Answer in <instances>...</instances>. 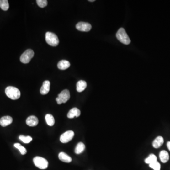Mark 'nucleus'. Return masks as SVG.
<instances>
[{
	"instance_id": "nucleus-2",
	"label": "nucleus",
	"mask_w": 170,
	"mask_h": 170,
	"mask_svg": "<svg viewBox=\"0 0 170 170\" xmlns=\"http://www.w3.org/2000/svg\"><path fill=\"white\" fill-rule=\"evenodd\" d=\"M6 96L12 100H17L20 97V92L19 89L13 86H9L5 89Z\"/></svg>"
},
{
	"instance_id": "nucleus-20",
	"label": "nucleus",
	"mask_w": 170,
	"mask_h": 170,
	"mask_svg": "<svg viewBox=\"0 0 170 170\" xmlns=\"http://www.w3.org/2000/svg\"><path fill=\"white\" fill-rule=\"evenodd\" d=\"M157 156L154 154H151L146 159H145V162L147 164H150L157 161Z\"/></svg>"
},
{
	"instance_id": "nucleus-13",
	"label": "nucleus",
	"mask_w": 170,
	"mask_h": 170,
	"mask_svg": "<svg viewBox=\"0 0 170 170\" xmlns=\"http://www.w3.org/2000/svg\"><path fill=\"white\" fill-rule=\"evenodd\" d=\"M163 142H164L163 138L161 136H158L154 140L152 145L154 148H158L162 145Z\"/></svg>"
},
{
	"instance_id": "nucleus-16",
	"label": "nucleus",
	"mask_w": 170,
	"mask_h": 170,
	"mask_svg": "<svg viewBox=\"0 0 170 170\" xmlns=\"http://www.w3.org/2000/svg\"><path fill=\"white\" fill-rule=\"evenodd\" d=\"M70 65H71V64L69 61L63 60L58 62L57 67L60 70H65L69 68L70 67Z\"/></svg>"
},
{
	"instance_id": "nucleus-27",
	"label": "nucleus",
	"mask_w": 170,
	"mask_h": 170,
	"mask_svg": "<svg viewBox=\"0 0 170 170\" xmlns=\"http://www.w3.org/2000/svg\"><path fill=\"white\" fill-rule=\"evenodd\" d=\"M89 2H95V0H89V1H88Z\"/></svg>"
},
{
	"instance_id": "nucleus-7",
	"label": "nucleus",
	"mask_w": 170,
	"mask_h": 170,
	"mask_svg": "<svg viewBox=\"0 0 170 170\" xmlns=\"http://www.w3.org/2000/svg\"><path fill=\"white\" fill-rule=\"evenodd\" d=\"M74 136V132L72 130H68L64 132L61 136L60 140L62 143H66L72 141Z\"/></svg>"
},
{
	"instance_id": "nucleus-1",
	"label": "nucleus",
	"mask_w": 170,
	"mask_h": 170,
	"mask_svg": "<svg viewBox=\"0 0 170 170\" xmlns=\"http://www.w3.org/2000/svg\"><path fill=\"white\" fill-rule=\"evenodd\" d=\"M116 35L118 40L123 44L128 45L130 43L131 41L130 38L123 28H120L117 32Z\"/></svg>"
},
{
	"instance_id": "nucleus-19",
	"label": "nucleus",
	"mask_w": 170,
	"mask_h": 170,
	"mask_svg": "<svg viewBox=\"0 0 170 170\" xmlns=\"http://www.w3.org/2000/svg\"><path fill=\"white\" fill-rule=\"evenodd\" d=\"M45 120L49 126H54L55 123V120L54 116L50 114H47L45 115Z\"/></svg>"
},
{
	"instance_id": "nucleus-21",
	"label": "nucleus",
	"mask_w": 170,
	"mask_h": 170,
	"mask_svg": "<svg viewBox=\"0 0 170 170\" xmlns=\"http://www.w3.org/2000/svg\"><path fill=\"white\" fill-rule=\"evenodd\" d=\"M0 8L3 11H6L9 9V4L7 0H0Z\"/></svg>"
},
{
	"instance_id": "nucleus-6",
	"label": "nucleus",
	"mask_w": 170,
	"mask_h": 170,
	"mask_svg": "<svg viewBox=\"0 0 170 170\" xmlns=\"http://www.w3.org/2000/svg\"><path fill=\"white\" fill-rule=\"evenodd\" d=\"M34 56V51L31 49H28L20 56V61L25 64L29 63Z\"/></svg>"
},
{
	"instance_id": "nucleus-15",
	"label": "nucleus",
	"mask_w": 170,
	"mask_h": 170,
	"mask_svg": "<svg viewBox=\"0 0 170 170\" xmlns=\"http://www.w3.org/2000/svg\"><path fill=\"white\" fill-rule=\"evenodd\" d=\"M59 158L61 161L63 162H67V163H69L71 162L72 161V158L71 157L68 156L66 153H64V152H61L59 154Z\"/></svg>"
},
{
	"instance_id": "nucleus-11",
	"label": "nucleus",
	"mask_w": 170,
	"mask_h": 170,
	"mask_svg": "<svg viewBox=\"0 0 170 170\" xmlns=\"http://www.w3.org/2000/svg\"><path fill=\"white\" fill-rule=\"evenodd\" d=\"M13 118L11 116H5L0 119V125L2 127H6L10 125L13 122Z\"/></svg>"
},
{
	"instance_id": "nucleus-3",
	"label": "nucleus",
	"mask_w": 170,
	"mask_h": 170,
	"mask_svg": "<svg viewBox=\"0 0 170 170\" xmlns=\"http://www.w3.org/2000/svg\"><path fill=\"white\" fill-rule=\"evenodd\" d=\"M45 40L46 43L51 46H56L59 44V40L56 35L50 32H46Z\"/></svg>"
},
{
	"instance_id": "nucleus-26",
	"label": "nucleus",
	"mask_w": 170,
	"mask_h": 170,
	"mask_svg": "<svg viewBox=\"0 0 170 170\" xmlns=\"http://www.w3.org/2000/svg\"><path fill=\"white\" fill-rule=\"evenodd\" d=\"M167 146L168 147V149L170 151V141H168L167 143Z\"/></svg>"
},
{
	"instance_id": "nucleus-23",
	"label": "nucleus",
	"mask_w": 170,
	"mask_h": 170,
	"mask_svg": "<svg viewBox=\"0 0 170 170\" xmlns=\"http://www.w3.org/2000/svg\"><path fill=\"white\" fill-rule=\"evenodd\" d=\"M19 139L22 141L24 143L28 144L30 142L32 141V138L30 136H25L23 135H20L19 136Z\"/></svg>"
},
{
	"instance_id": "nucleus-12",
	"label": "nucleus",
	"mask_w": 170,
	"mask_h": 170,
	"mask_svg": "<svg viewBox=\"0 0 170 170\" xmlns=\"http://www.w3.org/2000/svg\"><path fill=\"white\" fill-rule=\"evenodd\" d=\"M80 111L78 109V108H72L70 111H69V113L67 114V117L68 118L70 119L74 118V117H78L80 116Z\"/></svg>"
},
{
	"instance_id": "nucleus-17",
	"label": "nucleus",
	"mask_w": 170,
	"mask_h": 170,
	"mask_svg": "<svg viewBox=\"0 0 170 170\" xmlns=\"http://www.w3.org/2000/svg\"><path fill=\"white\" fill-rule=\"evenodd\" d=\"M159 157L161 161L163 163H166L169 160V155L165 150H162L159 153Z\"/></svg>"
},
{
	"instance_id": "nucleus-5",
	"label": "nucleus",
	"mask_w": 170,
	"mask_h": 170,
	"mask_svg": "<svg viewBox=\"0 0 170 170\" xmlns=\"http://www.w3.org/2000/svg\"><path fill=\"white\" fill-rule=\"evenodd\" d=\"M70 97L71 96L69 90L68 89H65L59 94L57 98H56V101L58 104L65 103L70 99Z\"/></svg>"
},
{
	"instance_id": "nucleus-9",
	"label": "nucleus",
	"mask_w": 170,
	"mask_h": 170,
	"mask_svg": "<svg viewBox=\"0 0 170 170\" xmlns=\"http://www.w3.org/2000/svg\"><path fill=\"white\" fill-rule=\"evenodd\" d=\"M50 82L45 80L43 82L42 87L40 89V93L43 95H46L50 91Z\"/></svg>"
},
{
	"instance_id": "nucleus-14",
	"label": "nucleus",
	"mask_w": 170,
	"mask_h": 170,
	"mask_svg": "<svg viewBox=\"0 0 170 170\" xmlns=\"http://www.w3.org/2000/svg\"><path fill=\"white\" fill-rule=\"evenodd\" d=\"M87 87L86 82L84 80H79L77 83V91L78 92H82Z\"/></svg>"
},
{
	"instance_id": "nucleus-18",
	"label": "nucleus",
	"mask_w": 170,
	"mask_h": 170,
	"mask_svg": "<svg viewBox=\"0 0 170 170\" xmlns=\"http://www.w3.org/2000/svg\"><path fill=\"white\" fill-rule=\"evenodd\" d=\"M85 149V145L83 143H78L75 149V153L76 154H80L84 152Z\"/></svg>"
},
{
	"instance_id": "nucleus-4",
	"label": "nucleus",
	"mask_w": 170,
	"mask_h": 170,
	"mask_svg": "<svg viewBox=\"0 0 170 170\" xmlns=\"http://www.w3.org/2000/svg\"><path fill=\"white\" fill-rule=\"evenodd\" d=\"M33 162L35 166L39 169L44 170L48 167V161L44 158L40 157H35L34 158Z\"/></svg>"
},
{
	"instance_id": "nucleus-24",
	"label": "nucleus",
	"mask_w": 170,
	"mask_h": 170,
	"mask_svg": "<svg viewBox=\"0 0 170 170\" xmlns=\"http://www.w3.org/2000/svg\"><path fill=\"white\" fill-rule=\"evenodd\" d=\"M149 167L154 169V170H160L161 165L158 162L156 161L149 164Z\"/></svg>"
},
{
	"instance_id": "nucleus-25",
	"label": "nucleus",
	"mask_w": 170,
	"mask_h": 170,
	"mask_svg": "<svg viewBox=\"0 0 170 170\" xmlns=\"http://www.w3.org/2000/svg\"><path fill=\"white\" fill-rule=\"evenodd\" d=\"M36 2L37 5L41 8L46 7L48 3L47 0H37Z\"/></svg>"
},
{
	"instance_id": "nucleus-22",
	"label": "nucleus",
	"mask_w": 170,
	"mask_h": 170,
	"mask_svg": "<svg viewBox=\"0 0 170 170\" xmlns=\"http://www.w3.org/2000/svg\"><path fill=\"white\" fill-rule=\"evenodd\" d=\"M14 146L16 148L19 149V152L21 153V155H24L27 153V149H26L24 146H22L20 144L15 143L14 145Z\"/></svg>"
},
{
	"instance_id": "nucleus-8",
	"label": "nucleus",
	"mask_w": 170,
	"mask_h": 170,
	"mask_svg": "<svg viewBox=\"0 0 170 170\" xmlns=\"http://www.w3.org/2000/svg\"><path fill=\"white\" fill-rule=\"evenodd\" d=\"M76 28L80 31L88 32L91 29L92 26L87 22H79L77 24Z\"/></svg>"
},
{
	"instance_id": "nucleus-10",
	"label": "nucleus",
	"mask_w": 170,
	"mask_h": 170,
	"mask_svg": "<svg viewBox=\"0 0 170 170\" xmlns=\"http://www.w3.org/2000/svg\"><path fill=\"white\" fill-rule=\"evenodd\" d=\"M26 123L30 127H35L37 126L38 123V119L35 116H29L26 120Z\"/></svg>"
}]
</instances>
